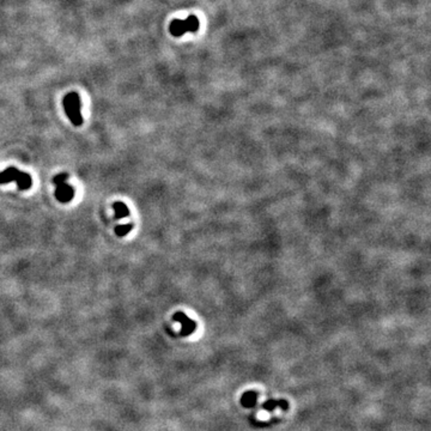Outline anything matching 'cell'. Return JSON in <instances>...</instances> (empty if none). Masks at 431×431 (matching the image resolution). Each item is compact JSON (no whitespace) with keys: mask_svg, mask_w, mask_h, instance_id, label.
Segmentation results:
<instances>
[{"mask_svg":"<svg viewBox=\"0 0 431 431\" xmlns=\"http://www.w3.org/2000/svg\"><path fill=\"white\" fill-rule=\"evenodd\" d=\"M132 228H133V224H131V223H128V224L118 225V227H115V234H117L119 237H123L126 236L127 234L131 233Z\"/></svg>","mask_w":431,"mask_h":431,"instance_id":"52a82bcc","label":"cell"},{"mask_svg":"<svg viewBox=\"0 0 431 431\" xmlns=\"http://www.w3.org/2000/svg\"><path fill=\"white\" fill-rule=\"evenodd\" d=\"M16 184H17V187H18L21 190H27L33 186V180H31V176L29 175L28 173L19 172V174L16 179Z\"/></svg>","mask_w":431,"mask_h":431,"instance_id":"5b68a950","label":"cell"},{"mask_svg":"<svg viewBox=\"0 0 431 431\" xmlns=\"http://www.w3.org/2000/svg\"><path fill=\"white\" fill-rule=\"evenodd\" d=\"M74 196V189L71 187L67 182L62 185H58L56 188V198L58 201L62 202V204H67L70 202Z\"/></svg>","mask_w":431,"mask_h":431,"instance_id":"3957f363","label":"cell"},{"mask_svg":"<svg viewBox=\"0 0 431 431\" xmlns=\"http://www.w3.org/2000/svg\"><path fill=\"white\" fill-rule=\"evenodd\" d=\"M199 28V22L198 18L195 16H189L187 19L182 21V19H175L170 23V34L175 37H180L185 34L188 33H194L198 30Z\"/></svg>","mask_w":431,"mask_h":431,"instance_id":"7a4b0ae2","label":"cell"},{"mask_svg":"<svg viewBox=\"0 0 431 431\" xmlns=\"http://www.w3.org/2000/svg\"><path fill=\"white\" fill-rule=\"evenodd\" d=\"M113 209H114V216L117 219L126 218V217L129 216V210L125 202L115 201L113 204Z\"/></svg>","mask_w":431,"mask_h":431,"instance_id":"8992f818","label":"cell"},{"mask_svg":"<svg viewBox=\"0 0 431 431\" xmlns=\"http://www.w3.org/2000/svg\"><path fill=\"white\" fill-rule=\"evenodd\" d=\"M19 174V170L14 167H8L0 173V185H6L10 182L16 181L17 176Z\"/></svg>","mask_w":431,"mask_h":431,"instance_id":"277c9868","label":"cell"},{"mask_svg":"<svg viewBox=\"0 0 431 431\" xmlns=\"http://www.w3.org/2000/svg\"><path fill=\"white\" fill-rule=\"evenodd\" d=\"M67 179H68V175L66 174V173H62V174H58L57 176H54L53 184L56 185V186H58V185L65 184V182L67 181Z\"/></svg>","mask_w":431,"mask_h":431,"instance_id":"ba28073f","label":"cell"},{"mask_svg":"<svg viewBox=\"0 0 431 431\" xmlns=\"http://www.w3.org/2000/svg\"><path fill=\"white\" fill-rule=\"evenodd\" d=\"M63 109H65L66 115H67L68 120L73 126H80L83 123L82 117V105H80V97L77 92H70L63 97L62 101Z\"/></svg>","mask_w":431,"mask_h":431,"instance_id":"6da1fadb","label":"cell"}]
</instances>
